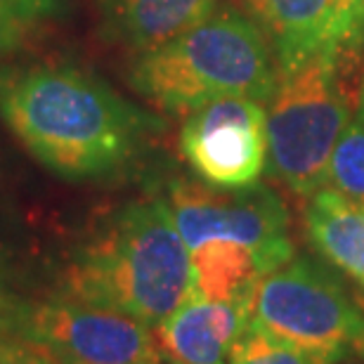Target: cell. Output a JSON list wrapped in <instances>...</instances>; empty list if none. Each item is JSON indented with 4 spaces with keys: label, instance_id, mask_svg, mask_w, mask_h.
Instances as JSON below:
<instances>
[{
    "label": "cell",
    "instance_id": "cell-8",
    "mask_svg": "<svg viewBox=\"0 0 364 364\" xmlns=\"http://www.w3.org/2000/svg\"><path fill=\"white\" fill-rule=\"evenodd\" d=\"M267 112L251 97H225L187 114L180 130L185 161L206 185H256L267 166Z\"/></svg>",
    "mask_w": 364,
    "mask_h": 364
},
{
    "label": "cell",
    "instance_id": "cell-15",
    "mask_svg": "<svg viewBox=\"0 0 364 364\" xmlns=\"http://www.w3.org/2000/svg\"><path fill=\"white\" fill-rule=\"evenodd\" d=\"M230 364H333L249 324L228 353Z\"/></svg>",
    "mask_w": 364,
    "mask_h": 364
},
{
    "label": "cell",
    "instance_id": "cell-17",
    "mask_svg": "<svg viewBox=\"0 0 364 364\" xmlns=\"http://www.w3.org/2000/svg\"><path fill=\"white\" fill-rule=\"evenodd\" d=\"M0 364H67L60 355H55L48 346L24 336V333H12V336L0 338Z\"/></svg>",
    "mask_w": 364,
    "mask_h": 364
},
{
    "label": "cell",
    "instance_id": "cell-3",
    "mask_svg": "<svg viewBox=\"0 0 364 364\" xmlns=\"http://www.w3.org/2000/svg\"><path fill=\"white\" fill-rule=\"evenodd\" d=\"M277 81L270 41L256 19L235 7H218L185 33L137 53L128 67L130 88L168 114H192L225 97L265 105Z\"/></svg>",
    "mask_w": 364,
    "mask_h": 364
},
{
    "label": "cell",
    "instance_id": "cell-19",
    "mask_svg": "<svg viewBox=\"0 0 364 364\" xmlns=\"http://www.w3.org/2000/svg\"><path fill=\"white\" fill-rule=\"evenodd\" d=\"M14 3L36 21L55 17L62 10V0H14Z\"/></svg>",
    "mask_w": 364,
    "mask_h": 364
},
{
    "label": "cell",
    "instance_id": "cell-4",
    "mask_svg": "<svg viewBox=\"0 0 364 364\" xmlns=\"http://www.w3.org/2000/svg\"><path fill=\"white\" fill-rule=\"evenodd\" d=\"M341 57H315L279 74L267 100V171L298 196L324 187L326 166L350 123Z\"/></svg>",
    "mask_w": 364,
    "mask_h": 364
},
{
    "label": "cell",
    "instance_id": "cell-14",
    "mask_svg": "<svg viewBox=\"0 0 364 364\" xmlns=\"http://www.w3.org/2000/svg\"><path fill=\"white\" fill-rule=\"evenodd\" d=\"M324 187L364 203V121L350 119L326 166Z\"/></svg>",
    "mask_w": 364,
    "mask_h": 364
},
{
    "label": "cell",
    "instance_id": "cell-2",
    "mask_svg": "<svg viewBox=\"0 0 364 364\" xmlns=\"http://www.w3.org/2000/svg\"><path fill=\"white\" fill-rule=\"evenodd\" d=\"M194 291L192 256L168 203H126L76 251L62 294L156 326Z\"/></svg>",
    "mask_w": 364,
    "mask_h": 364
},
{
    "label": "cell",
    "instance_id": "cell-10",
    "mask_svg": "<svg viewBox=\"0 0 364 364\" xmlns=\"http://www.w3.org/2000/svg\"><path fill=\"white\" fill-rule=\"evenodd\" d=\"M246 326L249 305L208 301L192 291V296L156 326V341L171 364H223Z\"/></svg>",
    "mask_w": 364,
    "mask_h": 364
},
{
    "label": "cell",
    "instance_id": "cell-20",
    "mask_svg": "<svg viewBox=\"0 0 364 364\" xmlns=\"http://www.w3.org/2000/svg\"><path fill=\"white\" fill-rule=\"evenodd\" d=\"M333 364H364V346L355 348V350H348L343 358H338Z\"/></svg>",
    "mask_w": 364,
    "mask_h": 364
},
{
    "label": "cell",
    "instance_id": "cell-1",
    "mask_svg": "<svg viewBox=\"0 0 364 364\" xmlns=\"http://www.w3.org/2000/svg\"><path fill=\"white\" fill-rule=\"evenodd\" d=\"M0 121L36 161L67 180L114 176L164 128L159 116L67 62L0 69Z\"/></svg>",
    "mask_w": 364,
    "mask_h": 364
},
{
    "label": "cell",
    "instance_id": "cell-18",
    "mask_svg": "<svg viewBox=\"0 0 364 364\" xmlns=\"http://www.w3.org/2000/svg\"><path fill=\"white\" fill-rule=\"evenodd\" d=\"M28 303L31 301H26L14 289L10 274H7V267L0 263V338L21 331V322H24Z\"/></svg>",
    "mask_w": 364,
    "mask_h": 364
},
{
    "label": "cell",
    "instance_id": "cell-9",
    "mask_svg": "<svg viewBox=\"0 0 364 364\" xmlns=\"http://www.w3.org/2000/svg\"><path fill=\"white\" fill-rule=\"evenodd\" d=\"M249 7L279 74L315 57H343L364 36V0H249Z\"/></svg>",
    "mask_w": 364,
    "mask_h": 364
},
{
    "label": "cell",
    "instance_id": "cell-21",
    "mask_svg": "<svg viewBox=\"0 0 364 364\" xmlns=\"http://www.w3.org/2000/svg\"><path fill=\"white\" fill-rule=\"evenodd\" d=\"M358 116L360 121H364V71H362V81H360V92H358Z\"/></svg>",
    "mask_w": 364,
    "mask_h": 364
},
{
    "label": "cell",
    "instance_id": "cell-6",
    "mask_svg": "<svg viewBox=\"0 0 364 364\" xmlns=\"http://www.w3.org/2000/svg\"><path fill=\"white\" fill-rule=\"evenodd\" d=\"M166 203L189 251L208 242L242 244L256 253L265 274L296 256L289 239V210L267 185L218 189L173 182Z\"/></svg>",
    "mask_w": 364,
    "mask_h": 364
},
{
    "label": "cell",
    "instance_id": "cell-5",
    "mask_svg": "<svg viewBox=\"0 0 364 364\" xmlns=\"http://www.w3.org/2000/svg\"><path fill=\"white\" fill-rule=\"evenodd\" d=\"M249 324L331 362L364 346V310L329 267L308 256L260 277Z\"/></svg>",
    "mask_w": 364,
    "mask_h": 364
},
{
    "label": "cell",
    "instance_id": "cell-12",
    "mask_svg": "<svg viewBox=\"0 0 364 364\" xmlns=\"http://www.w3.org/2000/svg\"><path fill=\"white\" fill-rule=\"evenodd\" d=\"M305 232L333 267L364 289V203L322 187L305 208Z\"/></svg>",
    "mask_w": 364,
    "mask_h": 364
},
{
    "label": "cell",
    "instance_id": "cell-13",
    "mask_svg": "<svg viewBox=\"0 0 364 364\" xmlns=\"http://www.w3.org/2000/svg\"><path fill=\"white\" fill-rule=\"evenodd\" d=\"M194 291L208 301L249 305L263 265L251 249L235 242H208L189 251Z\"/></svg>",
    "mask_w": 364,
    "mask_h": 364
},
{
    "label": "cell",
    "instance_id": "cell-16",
    "mask_svg": "<svg viewBox=\"0 0 364 364\" xmlns=\"http://www.w3.org/2000/svg\"><path fill=\"white\" fill-rule=\"evenodd\" d=\"M38 21L31 19L14 0H0V57L12 55L31 38Z\"/></svg>",
    "mask_w": 364,
    "mask_h": 364
},
{
    "label": "cell",
    "instance_id": "cell-7",
    "mask_svg": "<svg viewBox=\"0 0 364 364\" xmlns=\"http://www.w3.org/2000/svg\"><path fill=\"white\" fill-rule=\"evenodd\" d=\"M19 333L48 346L67 364H166L151 326L62 291L28 303Z\"/></svg>",
    "mask_w": 364,
    "mask_h": 364
},
{
    "label": "cell",
    "instance_id": "cell-11",
    "mask_svg": "<svg viewBox=\"0 0 364 364\" xmlns=\"http://www.w3.org/2000/svg\"><path fill=\"white\" fill-rule=\"evenodd\" d=\"M105 33L144 53L210 17L220 0H95Z\"/></svg>",
    "mask_w": 364,
    "mask_h": 364
}]
</instances>
